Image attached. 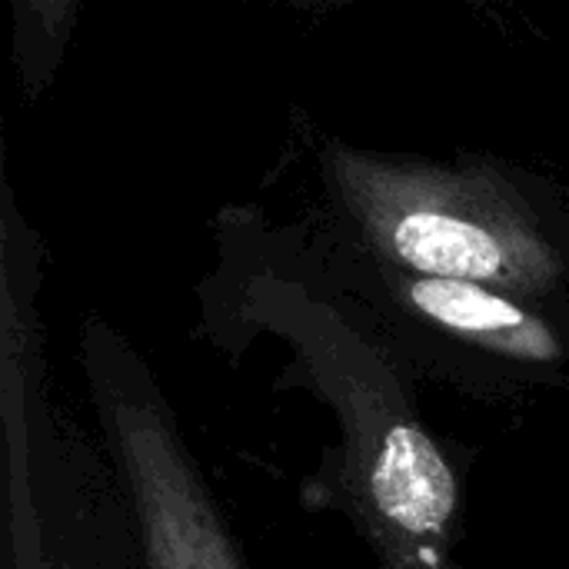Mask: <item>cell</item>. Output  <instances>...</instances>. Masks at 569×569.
Returning <instances> with one entry per match:
<instances>
[{"mask_svg":"<svg viewBox=\"0 0 569 569\" xmlns=\"http://www.w3.org/2000/svg\"><path fill=\"white\" fill-rule=\"evenodd\" d=\"M360 237L413 277L467 280L533 297L563 283V257L517 190L483 170L390 163L360 153L330 160Z\"/></svg>","mask_w":569,"mask_h":569,"instance_id":"6da1fadb","label":"cell"},{"mask_svg":"<svg viewBox=\"0 0 569 569\" xmlns=\"http://www.w3.org/2000/svg\"><path fill=\"white\" fill-rule=\"evenodd\" d=\"M93 393L137 523L143 569H243L170 410L140 380L113 373L107 350L93 360Z\"/></svg>","mask_w":569,"mask_h":569,"instance_id":"7a4b0ae2","label":"cell"},{"mask_svg":"<svg viewBox=\"0 0 569 569\" xmlns=\"http://www.w3.org/2000/svg\"><path fill=\"white\" fill-rule=\"evenodd\" d=\"M403 297L420 317L473 347L523 363H553L563 357L557 333L540 313H533L530 300L517 293L467 280L410 277L403 283Z\"/></svg>","mask_w":569,"mask_h":569,"instance_id":"3957f363","label":"cell"},{"mask_svg":"<svg viewBox=\"0 0 569 569\" xmlns=\"http://www.w3.org/2000/svg\"><path fill=\"white\" fill-rule=\"evenodd\" d=\"M370 493L377 513L417 540L443 537L457 507V483L443 453L410 423L393 427L377 447Z\"/></svg>","mask_w":569,"mask_h":569,"instance_id":"277c9868","label":"cell"}]
</instances>
